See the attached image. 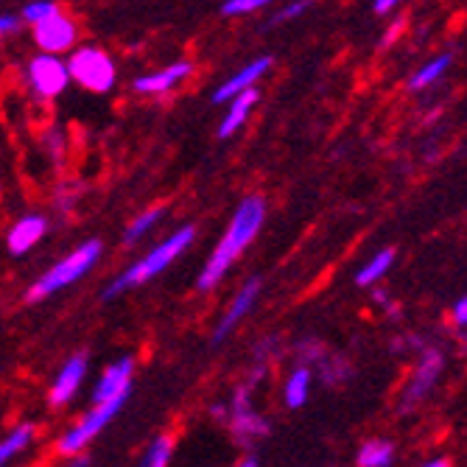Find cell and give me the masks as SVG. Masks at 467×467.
<instances>
[{
	"label": "cell",
	"mask_w": 467,
	"mask_h": 467,
	"mask_svg": "<svg viewBox=\"0 0 467 467\" xmlns=\"http://www.w3.org/2000/svg\"><path fill=\"white\" fill-rule=\"evenodd\" d=\"M264 199L257 196H249L241 202V207L236 211V216H232V224L227 229V236L219 241L216 252L211 255V261H207L204 272L199 274V292H211L213 285L224 277V272L236 264V257L241 255V249L257 236V229H261L264 224Z\"/></svg>",
	"instance_id": "cell-1"
},
{
	"label": "cell",
	"mask_w": 467,
	"mask_h": 467,
	"mask_svg": "<svg viewBox=\"0 0 467 467\" xmlns=\"http://www.w3.org/2000/svg\"><path fill=\"white\" fill-rule=\"evenodd\" d=\"M193 227H183L179 232H174V236L168 238V241H163L157 249H151L140 264H135L132 269H126L115 283H110L107 285V292H103V300H112V297H118L123 289H129V285H140V283H146V280H151V277H157L176 255H183L185 249H188V244L193 241Z\"/></svg>",
	"instance_id": "cell-2"
},
{
	"label": "cell",
	"mask_w": 467,
	"mask_h": 467,
	"mask_svg": "<svg viewBox=\"0 0 467 467\" xmlns=\"http://www.w3.org/2000/svg\"><path fill=\"white\" fill-rule=\"evenodd\" d=\"M98 255H101V244H98V241L82 244L70 257L59 261L54 269L45 272V277H40V280L31 285V289H29V302L45 300V297H50V294H57L59 289H65V285L76 283L85 272L93 269V264L98 261Z\"/></svg>",
	"instance_id": "cell-3"
},
{
	"label": "cell",
	"mask_w": 467,
	"mask_h": 467,
	"mask_svg": "<svg viewBox=\"0 0 467 467\" xmlns=\"http://www.w3.org/2000/svg\"><path fill=\"white\" fill-rule=\"evenodd\" d=\"M70 79L93 93H110L115 87V65L98 48H79L67 62Z\"/></svg>",
	"instance_id": "cell-4"
},
{
	"label": "cell",
	"mask_w": 467,
	"mask_h": 467,
	"mask_svg": "<svg viewBox=\"0 0 467 467\" xmlns=\"http://www.w3.org/2000/svg\"><path fill=\"white\" fill-rule=\"evenodd\" d=\"M126 398H129V389L126 392H118V395H112V398H107V400H101V403H95V409L87 414V418L76 426V428H70L62 439H59V445H57V451L62 454V456H73V454H79L90 439L107 426L115 414L121 411V406L126 403Z\"/></svg>",
	"instance_id": "cell-5"
},
{
	"label": "cell",
	"mask_w": 467,
	"mask_h": 467,
	"mask_svg": "<svg viewBox=\"0 0 467 467\" xmlns=\"http://www.w3.org/2000/svg\"><path fill=\"white\" fill-rule=\"evenodd\" d=\"M29 82L31 87L37 90V95L42 98H54L59 95L67 82H70V70L65 62H59L54 54H45V57H37L31 59L29 65Z\"/></svg>",
	"instance_id": "cell-6"
},
{
	"label": "cell",
	"mask_w": 467,
	"mask_h": 467,
	"mask_svg": "<svg viewBox=\"0 0 467 467\" xmlns=\"http://www.w3.org/2000/svg\"><path fill=\"white\" fill-rule=\"evenodd\" d=\"M443 355H439L436 350H426L423 353V361H420V367L414 370V375H411V381H409V386H406V392H403V411H409V409H414L418 403H423L426 398H428V392L434 389V383H436V378H439V373H443Z\"/></svg>",
	"instance_id": "cell-7"
},
{
	"label": "cell",
	"mask_w": 467,
	"mask_h": 467,
	"mask_svg": "<svg viewBox=\"0 0 467 467\" xmlns=\"http://www.w3.org/2000/svg\"><path fill=\"white\" fill-rule=\"evenodd\" d=\"M34 37L37 45L45 50V54H59V50H67L76 42V22L70 17H65L62 12L48 14L45 20L34 22Z\"/></svg>",
	"instance_id": "cell-8"
},
{
	"label": "cell",
	"mask_w": 467,
	"mask_h": 467,
	"mask_svg": "<svg viewBox=\"0 0 467 467\" xmlns=\"http://www.w3.org/2000/svg\"><path fill=\"white\" fill-rule=\"evenodd\" d=\"M247 395H249V389H247V386L238 389L236 403H232V431H236L241 439L266 436V434H269V423H266L264 418H257V414L249 409Z\"/></svg>",
	"instance_id": "cell-9"
},
{
	"label": "cell",
	"mask_w": 467,
	"mask_h": 467,
	"mask_svg": "<svg viewBox=\"0 0 467 467\" xmlns=\"http://www.w3.org/2000/svg\"><path fill=\"white\" fill-rule=\"evenodd\" d=\"M257 292H261V280H249L244 289H241V294L232 300V305H229V310H227V317L221 319V325L216 328V333H213V342L219 345V342H224L227 339V333H232V328H236L249 310H252V305H255V300H257Z\"/></svg>",
	"instance_id": "cell-10"
},
{
	"label": "cell",
	"mask_w": 467,
	"mask_h": 467,
	"mask_svg": "<svg viewBox=\"0 0 467 467\" xmlns=\"http://www.w3.org/2000/svg\"><path fill=\"white\" fill-rule=\"evenodd\" d=\"M85 370H87L85 355L70 358L67 364H65V370L59 373L57 383L50 386V403H54V406H65L76 395V389H79V383L85 378Z\"/></svg>",
	"instance_id": "cell-11"
},
{
	"label": "cell",
	"mask_w": 467,
	"mask_h": 467,
	"mask_svg": "<svg viewBox=\"0 0 467 467\" xmlns=\"http://www.w3.org/2000/svg\"><path fill=\"white\" fill-rule=\"evenodd\" d=\"M132 370H135L132 358H121V361H115V364L101 375V381H98V386H95V392H93V400L101 403V400H107V398H112V395H118V392H126L129 381H132Z\"/></svg>",
	"instance_id": "cell-12"
},
{
	"label": "cell",
	"mask_w": 467,
	"mask_h": 467,
	"mask_svg": "<svg viewBox=\"0 0 467 467\" xmlns=\"http://www.w3.org/2000/svg\"><path fill=\"white\" fill-rule=\"evenodd\" d=\"M45 229H48V221L42 216H25V219H20L12 227V232H9V252L12 255H25V252H29L45 236Z\"/></svg>",
	"instance_id": "cell-13"
},
{
	"label": "cell",
	"mask_w": 467,
	"mask_h": 467,
	"mask_svg": "<svg viewBox=\"0 0 467 467\" xmlns=\"http://www.w3.org/2000/svg\"><path fill=\"white\" fill-rule=\"evenodd\" d=\"M257 98H261V93L255 90V85L244 87L241 93H236L229 98V112H227L224 123L219 126V138H229L232 132H236V129H241V123L247 121L249 110L257 103Z\"/></svg>",
	"instance_id": "cell-14"
},
{
	"label": "cell",
	"mask_w": 467,
	"mask_h": 467,
	"mask_svg": "<svg viewBox=\"0 0 467 467\" xmlns=\"http://www.w3.org/2000/svg\"><path fill=\"white\" fill-rule=\"evenodd\" d=\"M269 65H272V59H255V62H249L241 73H236L232 76V79H227V85H221L219 90H216V95H213V101L216 103H224V101H229L236 93H241L244 87H252L257 79H261V76L269 70Z\"/></svg>",
	"instance_id": "cell-15"
},
{
	"label": "cell",
	"mask_w": 467,
	"mask_h": 467,
	"mask_svg": "<svg viewBox=\"0 0 467 467\" xmlns=\"http://www.w3.org/2000/svg\"><path fill=\"white\" fill-rule=\"evenodd\" d=\"M191 73V65L188 62H176L160 73H151V76H140L135 82V90L138 93H168L176 82H183L185 76Z\"/></svg>",
	"instance_id": "cell-16"
},
{
	"label": "cell",
	"mask_w": 467,
	"mask_h": 467,
	"mask_svg": "<svg viewBox=\"0 0 467 467\" xmlns=\"http://www.w3.org/2000/svg\"><path fill=\"white\" fill-rule=\"evenodd\" d=\"M358 464H364V467H386V464H392V445L383 443V439H373V443L361 445Z\"/></svg>",
	"instance_id": "cell-17"
},
{
	"label": "cell",
	"mask_w": 467,
	"mask_h": 467,
	"mask_svg": "<svg viewBox=\"0 0 467 467\" xmlns=\"http://www.w3.org/2000/svg\"><path fill=\"white\" fill-rule=\"evenodd\" d=\"M392 261H395V249H383L381 255H375L373 261L358 272L355 283H358V285H370V283L381 280V277L389 272V266H392Z\"/></svg>",
	"instance_id": "cell-18"
},
{
	"label": "cell",
	"mask_w": 467,
	"mask_h": 467,
	"mask_svg": "<svg viewBox=\"0 0 467 467\" xmlns=\"http://www.w3.org/2000/svg\"><path fill=\"white\" fill-rule=\"evenodd\" d=\"M31 436H34V426H20V428H14L4 443H0V464L4 462H9L14 454H20V451H25V445L31 443Z\"/></svg>",
	"instance_id": "cell-19"
},
{
	"label": "cell",
	"mask_w": 467,
	"mask_h": 467,
	"mask_svg": "<svg viewBox=\"0 0 467 467\" xmlns=\"http://www.w3.org/2000/svg\"><path fill=\"white\" fill-rule=\"evenodd\" d=\"M308 383H310V373L305 367L294 370L289 375V383H285V403L292 409H300L308 398Z\"/></svg>",
	"instance_id": "cell-20"
},
{
	"label": "cell",
	"mask_w": 467,
	"mask_h": 467,
	"mask_svg": "<svg viewBox=\"0 0 467 467\" xmlns=\"http://www.w3.org/2000/svg\"><path fill=\"white\" fill-rule=\"evenodd\" d=\"M448 65H451V57L448 54H443V57H436L434 62H428L423 70H418V76H414V79L409 82L411 85V90H423V87H428V85H434L439 76H443L445 70H448Z\"/></svg>",
	"instance_id": "cell-21"
},
{
	"label": "cell",
	"mask_w": 467,
	"mask_h": 467,
	"mask_svg": "<svg viewBox=\"0 0 467 467\" xmlns=\"http://www.w3.org/2000/svg\"><path fill=\"white\" fill-rule=\"evenodd\" d=\"M160 219H163V207H151V211H146L140 219H135V221H132V227L126 229L123 241H126V244H135L140 236H146L148 227H154V224H157Z\"/></svg>",
	"instance_id": "cell-22"
},
{
	"label": "cell",
	"mask_w": 467,
	"mask_h": 467,
	"mask_svg": "<svg viewBox=\"0 0 467 467\" xmlns=\"http://www.w3.org/2000/svg\"><path fill=\"white\" fill-rule=\"evenodd\" d=\"M171 448H174L171 436H160V439H154L151 448H148V454L143 456V462H146V464H151V467H163V464H168V459H171Z\"/></svg>",
	"instance_id": "cell-23"
},
{
	"label": "cell",
	"mask_w": 467,
	"mask_h": 467,
	"mask_svg": "<svg viewBox=\"0 0 467 467\" xmlns=\"http://www.w3.org/2000/svg\"><path fill=\"white\" fill-rule=\"evenodd\" d=\"M54 12H59L57 4H50V0H34V4H29L22 9V17L29 22H40V20H45L48 14H54Z\"/></svg>",
	"instance_id": "cell-24"
},
{
	"label": "cell",
	"mask_w": 467,
	"mask_h": 467,
	"mask_svg": "<svg viewBox=\"0 0 467 467\" xmlns=\"http://www.w3.org/2000/svg\"><path fill=\"white\" fill-rule=\"evenodd\" d=\"M269 0H227L224 4V14H229V17H236V14H249V12H255V9H261V6H266Z\"/></svg>",
	"instance_id": "cell-25"
},
{
	"label": "cell",
	"mask_w": 467,
	"mask_h": 467,
	"mask_svg": "<svg viewBox=\"0 0 467 467\" xmlns=\"http://www.w3.org/2000/svg\"><path fill=\"white\" fill-rule=\"evenodd\" d=\"M310 6V0H297V4H292V6H285L283 12H277V17H274V22H285V20H294V17H300L305 9Z\"/></svg>",
	"instance_id": "cell-26"
},
{
	"label": "cell",
	"mask_w": 467,
	"mask_h": 467,
	"mask_svg": "<svg viewBox=\"0 0 467 467\" xmlns=\"http://www.w3.org/2000/svg\"><path fill=\"white\" fill-rule=\"evenodd\" d=\"M454 319H456V325L467 328V297L456 302V308H454Z\"/></svg>",
	"instance_id": "cell-27"
},
{
	"label": "cell",
	"mask_w": 467,
	"mask_h": 467,
	"mask_svg": "<svg viewBox=\"0 0 467 467\" xmlns=\"http://www.w3.org/2000/svg\"><path fill=\"white\" fill-rule=\"evenodd\" d=\"M403 25H406V17H400V20H398V22L392 25V31L386 34V40H381V48H383V45H389V42H392V40H395V37L400 34V29H403Z\"/></svg>",
	"instance_id": "cell-28"
},
{
	"label": "cell",
	"mask_w": 467,
	"mask_h": 467,
	"mask_svg": "<svg viewBox=\"0 0 467 467\" xmlns=\"http://www.w3.org/2000/svg\"><path fill=\"white\" fill-rule=\"evenodd\" d=\"M17 29V20L14 17H0V34H4V31H14Z\"/></svg>",
	"instance_id": "cell-29"
},
{
	"label": "cell",
	"mask_w": 467,
	"mask_h": 467,
	"mask_svg": "<svg viewBox=\"0 0 467 467\" xmlns=\"http://www.w3.org/2000/svg\"><path fill=\"white\" fill-rule=\"evenodd\" d=\"M395 4H400V0H375V12L378 14H383V12H389Z\"/></svg>",
	"instance_id": "cell-30"
},
{
	"label": "cell",
	"mask_w": 467,
	"mask_h": 467,
	"mask_svg": "<svg viewBox=\"0 0 467 467\" xmlns=\"http://www.w3.org/2000/svg\"><path fill=\"white\" fill-rule=\"evenodd\" d=\"M445 464H451V462H448V459H434V462H431V467H445Z\"/></svg>",
	"instance_id": "cell-31"
},
{
	"label": "cell",
	"mask_w": 467,
	"mask_h": 467,
	"mask_svg": "<svg viewBox=\"0 0 467 467\" xmlns=\"http://www.w3.org/2000/svg\"><path fill=\"white\" fill-rule=\"evenodd\" d=\"M255 464H257V459H255V456H247V459H244V467H255Z\"/></svg>",
	"instance_id": "cell-32"
}]
</instances>
